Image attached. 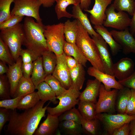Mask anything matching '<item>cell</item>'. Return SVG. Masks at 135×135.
Segmentation results:
<instances>
[{"label":"cell","mask_w":135,"mask_h":135,"mask_svg":"<svg viewBox=\"0 0 135 135\" xmlns=\"http://www.w3.org/2000/svg\"><path fill=\"white\" fill-rule=\"evenodd\" d=\"M46 102L40 100L34 107L21 113L16 109L12 110L10 120L4 128L6 134L32 135L38 128L41 119L45 116L50 102L44 107Z\"/></svg>","instance_id":"obj_1"},{"label":"cell","mask_w":135,"mask_h":135,"mask_svg":"<svg viewBox=\"0 0 135 135\" xmlns=\"http://www.w3.org/2000/svg\"><path fill=\"white\" fill-rule=\"evenodd\" d=\"M24 32L23 45L38 56L48 50L44 32L45 25L35 21L33 18L26 16L22 24Z\"/></svg>","instance_id":"obj_2"},{"label":"cell","mask_w":135,"mask_h":135,"mask_svg":"<svg viewBox=\"0 0 135 135\" xmlns=\"http://www.w3.org/2000/svg\"><path fill=\"white\" fill-rule=\"evenodd\" d=\"M76 44L92 66L104 72L102 64L94 41L79 20Z\"/></svg>","instance_id":"obj_3"},{"label":"cell","mask_w":135,"mask_h":135,"mask_svg":"<svg viewBox=\"0 0 135 135\" xmlns=\"http://www.w3.org/2000/svg\"><path fill=\"white\" fill-rule=\"evenodd\" d=\"M0 38L8 46L15 61L20 56L24 39L22 24L20 23L13 27L0 30Z\"/></svg>","instance_id":"obj_4"},{"label":"cell","mask_w":135,"mask_h":135,"mask_svg":"<svg viewBox=\"0 0 135 135\" xmlns=\"http://www.w3.org/2000/svg\"><path fill=\"white\" fill-rule=\"evenodd\" d=\"M48 50L56 56L64 52V47L66 41L64 32V24L45 26L44 32Z\"/></svg>","instance_id":"obj_5"},{"label":"cell","mask_w":135,"mask_h":135,"mask_svg":"<svg viewBox=\"0 0 135 135\" xmlns=\"http://www.w3.org/2000/svg\"><path fill=\"white\" fill-rule=\"evenodd\" d=\"M80 93V90L71 86L64 93L56 96L59 100L58 104L54 107L48 106L46 111L52 115L58 117L78 104Z\"/></svg>","instance_id":"obj_6"},{"label":"cell","mask_w":135,"mask_h":135,"mask_svg":"<svg viewBox=\"0 0 135 135\" xmlns=\"http://www.w3.org/2000/svg\"><path fill=\"white\" fill-rule=\"evenodd\" d=\"M96 118L102 124L105 134L111 135L116 129L124 124L130 123L135 119V115H129L126 114H116L102 113L96 114Z\"/></svg>","instance_id":"obj_7"},{"label":"cell","mask_w":135,"mask_h":135,"mask_svg":"<svg viewBox=\"0 0 135 135\" xmlns=\"http://www.w3.org/2000/svg\"><path fill=\"white\" fill-rule=\"evenodd\" d=\"M11 15H17L32 17L38 22H42L39 14L42 4L38 0H14Z\"/></svg>","instance_id":"obj_8"},{"label":"cell","mask_w":135,"mask_h":135,"mask_svg":"<svg viewBox=\"0 0 135 135\" xmlns=\"http://www.w3.org/2000/svg\"><path fill=\"white\" fill-rule=\"evenodd\" d=\"M113 4L106 9V18L103 25L120 30H124L128 28L130 24L131 19L125 12H116Z\"/></svg>","instance_id":"obj_9"},{"label":"cell","mask_w":135,"mask_h":135,"mask_svg":"<svg viewBox=\"0 0 135 135\" xmlns=\"http://www.w3.org/2000/svg\"><path fill=\"white\" fill-rule=\"evenodd\" d=\"M119 90L114 89L106 90L104 85L101 84L98 96L99 98L96 104V113H113L116 111L115 103Z\"/></svg>","instance_id":"obj_10"},{"label":"cell","mask_w":135,"mask_h":135,"mask_svg":"<svg viewBox=\"0 0 135 135\" xmlns=\"http://www.w3.org/2000/svg\"><path fill=\"white\" fill-rule=\"evenodd\" d=\"M110 32L114 39L121 46L124 54L131 53L135 54V39L128 28L123 30H113Z\"/></svg>","instance_id":"obj_11"},{"label":"cell","mask_w":135,"mask_h":135,"mask_svg":"<svg viewBox=\"0 0 135 135\" xmlns=\"http://www.w3.org/2000/svg\"><path fill=\"white\" fill-rule=\"evenodd\" d=\"M92 37L98 48L103 66L104 72L114 75L113 67L114 64L108 44L99 34L97 36H93Z\"/></svg>","instance_id":"obj_12"},{"label":"cell","mask_w":135,"mask_h":135,"mask_svg":"<svg viewBox=\"0 0 135 135\" xmlns=\"http://www.w3.org/2000/svg\"><path fill=\"white\" fill-rule=\"evenodd\" d=\"M66 54L64 52L62 54L56 56L57 63L52 75L60 82L62 86L66 89L72 85L69 69L66 60Z\"/></svg>","instance_id":"obj_13"},{"label":"cell","mask_w":135,"mask_h":135,"mask_svg":"<svg viewBox=\"0 0 135 135\" xmlns=\"http://www.w3.org/2000/svg\"><path fill=\"white\" fill-rule=\"evenodd\" d=\"M112 0H95L92 8L84 10L90 15V19L91 23L94 26L103 25L106 18V11L108 6Z\"/></svg>","instance_id":"obj_14"},{"label":"cell","mask_w":135,"mask_h":135,"mask_svg":"<svg viewBox=\"0 0 135 135\" xmlns=\"http://www.w3.org/2000/svg\"><path fill=\"white\" fill-rule=\"evenodd\" d=\"M87 72L89 75L102 83L107 91H110L112 88L120 90L124 87L116 80L114 75L106 73L92 66L89 67Z\"/></svg>","instance_id":"obj_15"},{"label":"cell","mask_w":135,"mask_h":135,"mask_svg":"<svg viewBox=\"0 0 135 135\" xmlns=\"http://www.w3.org/2000/svg\"><path fill=\"white\" fill-rule=\"evenodd\" d=\"M134 63L131 58H123L114 64V75L118 80H123L130 76L134 72Z\"/></svg>","instance_id":"obj_16"},{"label":"cell","mask_w":135,"mask_h":135,"mask_svg":"<svg viewBox=\"0 0 135 135\" xmlns=\"http://www.w3.org/2000/svg\"><path fill=\"white\" fill-rule=\"evenodd\" d=\"M12 65H9L7 76L10 86L11 96L14 98L20 80L23 76L22 69V58L20 56Z\"/></svg>","instance_id":"obj_17"},{"label":"cell","mask_w":135,"mask_h":135,"mask_svg":"<svg viewBox=\"0 0 135 135\" xmlns=\"http://www.w3.org/2000/svg\"><path fill=\"white\" fill-rule=\"evenodd\" d=\"M58 116L48 113L46 119L35 131L34 135H52L56 132L59 127Z\"/></svg>","instance_id":"obj_18"},{"label":"cell","mask_w":135,"mask_h":135,"mask_svg":"<svg viewBox=\"0 0 135 135\" xmlns=\"http://www.w3.org/2000/svg\"><path fill=\"white\" fill-rule=\"evenodd\" d=\"M101 84V82L96 78L88 80L86 88L80 92L79 97L80 100L91 102L96 103Z\"/></svg>","instance_id":"obj_19"},{"label":"cell","mask_w":135,"mask_h":135,"mask_svg":"<svg viewBox=\"0 0 135 135\" xmlns=\"http://www.w3.org/2000/svg\"><path fill=\"white\" fill-rule=\"evenodd\" d=\"M73 18L78 20L91 36H96L99 34L93 28L89 20L88 14L84 13L80 7V4L74 6L72 8Z\"/></svg>","instance_id":"obj_20"},{"label":"cell","mask_w":135,"mask_h":135,"mask_svg":"<svg viewBox=\"0 0 135 135\" xmlns=\"http://www.w3.org/2000/svg\"><path fill=\"white\" fill-rule=\"evenodd\" d=\"M94 28L109 45L112 55H116L122 48L114 39L110 32L103 25L94 26Z\"/></svg>","instance_id":"obj_21"},{"label":"cell","mask_w":135,"mask_h":135,"mask_svg":"<svg viewBox=\"0 0 135 135\" xmlns=\"http://www.w3.org/2000/svg\"><path fill=\"white\" fill-rule=\"evenodd\" d=\"M131 89L124 87L119 90L116 96L115 109L118 114H125L128 101L131 95Z\"/></svg>","instance_id":"obj_22"},{"label":"cell","mask_w":135,"mask_h":135,"mask_svg":"<svg viewBox=\"0 0 135 135\" xmlns=\"http://www.w3.org/2000/svg\"><path fill=\"white\" fill-rule=\"evenodd\" d=\"M46 76L42 65V56H39L33 62V68L30 77L36 89L40 83L44 81Z\"/></svg>","instance_id":"obj_23"},{"label":"cell","mask_w":135,"mask_h":135,"mask_svg":"<svg viewBox=\"0 0 135 135\" xmlns=\"http://www.w3.org/2000/svg\"><path fill=\"white\" fill-rule=\"evenodd\" d=\"M36 89L37 92L40 100L46 102L50 101L54 104L58 103L56 96L51 88L45 81L40 83Z\"/></svg>","instance_id":"obj_24"},{"label":"cell","mask_w":135,"mask_h":135,"mask_svg":"<svg viewBox=\"0 0 135 135\" xmlns=\"http://www.w3.org/2000/svg\"><path fill=\"white\" fill-rule=\"evenodd\" d=\"M84 66L79 64L74 68L69 70L71 86L79 90H81L85 80V71Z\"/></svg>","instance_id":"obj_25"},{"label":"cell","mask_w":135,"mask_h":135,"mask_svg":"<svg viewBox=\"0 0 135 135\" xmlns=\"http://www.w3.org/2000/svg\"><path fill=\"white\" fill-rule=\"evenodd\" d=\"M56 3L54 10L57 18L60 20L63 17L70 18L73 17L72 14L68 12L66 8L72 4L77 6L80 4V0H55Z\"/></svg>","instance_id":"obj_26"},{"label":"cell","mask_w":135,"mask_h":135,"mask_svg":"<svg viewBox=\"0 0 135 135\" xmlns=\"http://www.w3.org/2000/svg\"><path fill=\"white\" fill-rule=\"evenodd\" d=\"M64 52L66 55L72 56L84 66H86L88 61L76 44L68 43L66 41Z\"/></svg>","instance_id":"obj_27"},{"label":"cell","mask_w":135,"mask_h":135,"mask_svg":"<svg viewBox=\"0 0 135 135\" xmlns=\"http://www.w3.org/2000/svg\"><path fill=\"white\" fill-rule=\"evenodd\" d=\"M35 89V86L30 78L23 76L18 82L13 98L24 96L34 92Z\"/></svg>","instance_id":"obj_28"},{"label":"cell","mask_w":135,"mask_h":135,"mask_svg":"<svg viewBox=\"0 0 135 135\" xmlns=\"http://www.w3.org/2000/svg\"><path fill=\"white\" fill-rule=\"evenodd\" d=\"M96 104L91 102L79 101L78 109L83 118L91 120L96 118Z\"/></svg>","instance_id":"obj_29"},{"label":"cell","mask_w":135,"mask_h":135,"mask_svg":"<svg viewBox=\"0 0 135 135\" xmlns=\"http://www.w3.org/2000/svg\"><path fill=\"white\" fill-rule=\"evenodd\" d=\"M78 23V20L76 19L72 21L68 20L64 24V32L66 42L76 44Z\"/></svg>","instance_id":"obj_30"},{"label":"cell","mask_w":135,"mask_h":135,"mask_svg":"<svg viewBox=\"0 0 135 135\" xmlns=\"http://www.w3.org/2000/svg\"><path fill=\"white\" fill-rule=\"evenodd\" d=\"M59 128L65 134L80 135L83 132L81 124L70 120H64L60 122Z\"/></svg>","instance_id":"obj_31"},{"label":"cell","mask_w":135,"mask_h":135,"mask_svg":"<svg viewBox=\"0 0 135 135\" xmlns=\"http://www.w3.org/2000/svg\"><path fill=\"white\" fill-rule=\"evenodd\" d=\"M42 56L46 74L47 76L52 74L56 64V56L53 52L48 50L42 54Z\"/></svg>","instance_id":"obj_32"},{"label":"cell","mask_w":135,"mask_h":135,"mask_svg":"<svg viewBox=\"0 0 135 135\" xmlns=\"http://www.w3.org/2000/svg\"><path fill=\"white\" fill-rule=\"evenodd\" d=\"M40 100L37 92L28 94L21 98L18 104L17 108L27 110L34 107Z\"/></svg>","instance_id":"obj_33"},{"label":"cell","mask_w":135,"mask_h":135,"mask_svg":"<svg viewBox=\"0 0 135 135\" xmlns=\"http://www.w3.org/2000/svg\"><path fill=\"white\" fill-rule=\"evenodd\" d=\"M96 118L91 120L82 118L81 125L83 132L87 134L97 135L99 134V122Z\"/></svg>","instance_id":"obj_34"},{"label":"cell","mask_w":135,"mask_h":135,"mask_svg":"<svg viewBox=\"0 0 135 135\" xmlns=\"http://www.w3.org/2000/svg\"><path fill=\"white\" fill-rule=\"evenodd\" d=\"M113 4L117 11L126 12L133 16L135 10V0H114Z\"/></svg>","instance_id":"obj_35"},{"label":"cell","mask_w":135,"mask_h":135,"mask_svg":"<svg viewBox=\"0 0 135 135\" xmlns=\"http://www.w3.org/2000/svg\"><path fill=\"white\" fill-rule=\"evenodd\" d=\"M44 81L50 86L56 96L62 95L67 90L62 86L59 81L52 74L47 75Z\"/></svg>","instance_id":"obj_36"},{"label":"cell","mask_w":135,"mask_h":135,"mask_svg":"<svg viewBox=\"0 0 135 135\" xmlns=\"http://www.w3.org/2000/svg\"><path fill=\"white\" fill-rule=\"evenodd\" d=\"M59 121L70 120L81 124L82 117L78 109L75 107L66 111L58 117Z\"/></svg>","instance_id":"obj_37"},{"label":"cell","mask_w":135,"mask_h":135,"mask_svg":"<svg viewBox=\"0 0 135 135\" xmlns=\"http://www.w3.org/2000/svg\"><path fill=\"white\" fill-rule=\"evenodd\" d=\"M0 60L9 65L14 63V60L7 45L0 38Z\"/></svg>","instance_id":"obj_38"},{"label":"cell","mask_w":135,"mask_h":135,"mask_svg":"<svg viewBox=\"0 0 135 135\" xmlns=\"http://www.w3.org/2000/svg\"><path fill=\"white\" fill-rule=\"evenodd\" d=\"M14 0H0V24L11 16L10 5Z\"/></svg>","instance_id":"obj_39"},{"label":"cell","mask_w":135,"mask_h":135,"mask_svg":"<svg viewBox=\"0 0 135 135\" xmlns=\"http://www.w3.org/2000/svg\"><path fill=\"white\" fill-rule=\"evenodd\" d=\"M24 16L17 15H11L9 18L0 24V30L16 26L20 23Z\"/></svg>","instance_id":"obj_40"},{"label":"cell","mask_w":135,"mask_h":135,"mask_svg":"<svg viewBox=\"0 0 135 135\" xmlns=\"http://www.w3.org/2000/svg\"><path fill=\"white\" fill-rule=\"evenodd\" d=\"M10 88L6 78L3 75L0 76V98L1 100L10 98Z\"/></svg>","instance_id":"obj_41"},{"label":"cell","mask_w":135,"mask_h":135,"mask_svg":"<svg viewBox=\"0 0 135 135\" xmlns=\"http://www.w3.org/2000/svg\"><path fill=\"white\" fill-rule=\"evenodd\" d=\"M23 96H18L12 99L1 100L0 101V107L12 110L16 109L19 101Z\"/></svg>","instance_id":"obj_42"},{"label":"cell","mask_w":135,"mask_h":135,"mask_svg":"<svg viewBox=\"0 0 135 135\" xmlns=\"http://www.w3.org/2000/svg\"><path fill=\"white\" fill-rule=\"evenodd\" d=\"M20 56L22 58L23 64L33 62L39 57L27 48L22 49L20 52Z\"/></svg>","instance_id":"obj_43"},{"label":"cell","mask_w":135,"mask_h":135,"mask_svg":"<svg viewBox=\"0 0 135 135\" xmlns=\"http://www.w3.org/2000/svg\"><path fill=\"white\" fill-rule=\"evenodd\" d=\"M12 110L3 108H0V133L6 122L10 120Z\"/></svg>","instance_id":"obj_44"},{"label":"cell","mask_w":135,"mask_h":135,"mask_svg":"<svg viewBox=\"0 0 135 135\" xmlns=\"http://www.w3.org/2000/svg\"><path fill=\"white\" fill-rule=\"evenodd\" d=\"M130 89L131 95L128 102L125 114L131 116L135 115V90Z\"/></svg>","instance_id":"obj_45"},{"label":"cell","mask_w":135,"mask_h":135,"mask_svg":"<svg viewBox=\"0 0 135 135\" xmlns=\"http://www.w3.org/2000/svg\"><path fill=\"white\" fill-rule=\"evenodd\" d=\"M118 82L124 87L135 90V70L129 76Z\"/></svg>","instance_id":"obj_46"},{"label":"cell","mask_w":135,"mask_h":135,"mask_svg":"<svg viewBox=\"0 0 135 135\" xmlns=\"http://www.w3.org/2000/svg\"><path fill=\"white\" fill-rule=\"evenodd\" d=\"M130 133L129 123H127L115 129L112 135H129Z\"/></svg>","instance_id":"obj_47"},{"label":"cell","mask_w":135,"mask_h":135,"mask_svg":"<svg viewBox=\"0 0 135 135\" xmlns=\"http://www.w3.org/2000/svg\"><path fill=\"white\" fill-rule=\"evenodd\" d=\"M65 58L66 64L69 70L74 68L80 64L72 56L66 55Z\"/></svg>","instance_id":"obj_48"},{"label":"cell","mask_w":135,"mask_h":135,"mask_svg":"<svg viewBox=\"0 0 135 135\" xmlns=\"http://www.w3.org/2000/svg\"><path fill=\"white\" fill-rule=\"evenodd\" d=\"M92 0H80V4L81 9L85 10L88 9L91 3Z\"/></svg>","instance_id":"obj_49"},{"label":"cell","mask_w":135,"mask_h":135,"mask_svg":"<svg viewBox=\"0 0 135 135\" xmlns=\"http://www.w3.org/2000/svg\"><path fill=\"white\" fill-rule=\"evenodd\" d=\"M132 16L129 30L130 32L134 35L135 34V10Z\"/></svg>","instance_id":"obj_50"},{"label":"cell","mask_w":135,"mask_h":135,"mask_svg":"<svg viewBox=\"0 0 135 135\" xmlns=\"http://www.w3.org/2000/svg\"><path fill=\"white\" fill-rule=\"evenodd\" d=\"M44 8H48L52 6L55 2V0H38Z\"/></svg>","instance_id":"obj_51"},{"label":"cell","mask_w":135,"mask_h":135,"mask_svg":"<svg viewBox=\"0 0 135 135\" xmlns=\"http://www.w3.org/2000/svg\"><path fill=\"white\" fill-rule=\"evenodd\" d=\"M6 63L2 61L0 62V75H3L4 74L7 73L8 70L6 64Z\"/></svg>","instance_id":"obj_52"},{"label":"cell","mask_w":135,"mask_h":135,"mask_svg":"<svg viewBox=\"0 0 135 135\" xmlns=\"http://www.w3.org/2000/svg\"><path fill=\"white\" fill-rule=\"evenodd\" d=\"M130 135H135V119L132 120L129 123Z\"/></svg>","instance_id":"obj_53"},{"label":"cell","mask_w":135,"mask_h":135,"mask_svg":"<svg viewBox=\"0 0 135 135\" xmlns=\"http://www.w3.org/2000/svg\"><path fill=\"white\" fill-rule=\"evenodd\" d=\"M133 36H134V38H135V34H134L133 35Z\"/></svg>","instance_id":"obj_54"}]
</instances>
